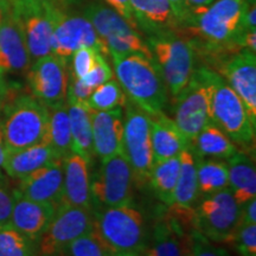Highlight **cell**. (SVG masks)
I'll return each instance as SVG.
<instances>
[{
    "label": "cell",
    "instance_id": "836d02e7",
    "mask_svg": "<svg viewBox=\"0 0 256 256\" xmlns=\"http://www.w3.org/2000/svg\"><path fill=\"white\" fill-rule=\"evenodd\" d=\"M127 96L116 80H110L94 89L87 100V104L92 110H110L124 108L127 104Z\"/></svg>",
    "mask_w": 256,
    "mask_h": 256
},
{
    "label": "cell",
    "instance_id": "e0dca14e",
    "mask_svg": "<svg viewBox=\"0 0 256 256\" xmlns=\"http://www.w3.org/2000/svg\"><path fill=\"white\" fill-rule=\"evenodd\" d=\"M52 2L28 6L26 8L14 11L26 43L31 62L52 54Z\"/></svg>",
    "mask_w": 256,
    "mask_h": 256
},
{
    "label": "cell",
    "instance_id": "277c9868",
    "mask_svg": "<svg viewBox=\"0 0 256 256\" xmlns=\"http://www.w3.org/2000/svg\"><path fill=\"white\" fill-rule=\"evenodd\" d=\"M156 68L174 98L185 88L194 72L196 50L188 38L177 32H162L146 37Z\"/></svg>",
    "mask_w": 256,
    "mask_h": 256
},
{
    "label": "cell",
    "instance_id": "8992f818",
    "mask_svg": "<svg viewBox=\"0 0 256 256\" xmlns=\"http://www.w3.org/2000/svg\"><path fill=\"white\" fill-rule=\"evenodd\" d=\"M94 228L114 252L138 255L147 247L144 217L130 204L98 210L94 214Z\"/></svg>",
    "mask_w": 256,
    "mask_h": 256
},
{
    "label": "cell",
    "instance_id": "7c38bea8",
    "mask_svg": "<svg viewBox=\"0 0 256 256\" xmlns=\"http://www.w3.org/2000/svg\"><path fill=\"white\" fill-rule=\"evenodd\" d=\"M168 208L154 223L145 256H188V232L194 228V210L177 206Z\"/></svg>",
    "mask_w": 256,
    "mask_h": 256
},
{
    "label": "cell",
    "instance_id": "4fadbf2b",
    "mask_svg": "<svg viewBox=\"0 0 256 256\" xmlns=\"http://www.w3.org/2000/svg\"><path fill=\"white\" fill-rule=\"evenodd\" d=\"M132 168L122 153L102 162L90 183L92 200L102 206L130 204L134 196Z\"/></svg>",
    "mask_w": 256,
    "mask_h": 256
},
{
    "label": "cell",
    "instance_id": "d590c367",
    "mask_svg": "<svg viewBox=\"0 0 256 256\" xmlns=\"http://www.w3.org/2000/svg\"><path fill=\"white\" fill-rule=\"evenodd\" d=\"M188 256H230L226 249L218 247L197 229L188 232Z\"/></svg>",
    "mask_w": 256,
    "mask_h": 256
},
{
    "label": "cell",
    "instance_id": "ee69618b",
    "mask_svg": "<svg viewBox=\"0 0 256 256\" xmlns=\"http://www.w3.org/2000/svg\"><path fill=\"white\" fill-rule=\"evenodd\" d=\"M168 2H170V5H171L172 11H174L176 18H177L179 28H180L182 25L184 24V22L186 20V18L188 16L186 2H185V0H168Z\"/></svg>",
    "mask_w": 256,
    "mask_h": 256
},
{
    "label": "cell",
    "instance_id": "6da1fadb",
    "mask_svg": "<svg viewBox=\"0 0 256 256\" xmlns=\"http://www.w3.org/2000/svg\"><path fill=\"white\" fill-rule=\"evenodd\" d=\"M252 0H215L212 4L191 12L180 30L190 32L194 50L206 52L217 66L229 54L238 51L235 44L244 10Z\"/></svg>",
    "mask_w": 256,
    "mask_h": 256
},
{
    "label": "cell",
    "instance_id": "60d3db41",
    "mask_svg": "<svg viewBox=\"0 0 256 256\" xmlns=\"http://www.w3.org/2000/svg\"><path fill=\"white\" fill-rule=\"evenodd\" d=\"M104 2L112 10H114L115 12H118L121 17L126 19L134 28H136L139 31V28L136 26V20H134L133 12H132V6H130V0H104Z\"/></svg>",
    "mask_w": 256,
    "mask_h": 256
},
{
    "label": "cell",
    "instance_id": "4dcf8cb0",
    "mask_svg": "<svg viewBox=\"0 0 256 256\" xmlns=\"http://www.w3.org/2000/svg\"><path fill=\"white\" fill-rule=\"evenodd\" d=\"M179 168H180L179 156L153 162L148 182L156 196L166 206H171L174 204Z\"/></svg>",
    "mask_w": 256,
    "mask_h": 256
},
{
    "label": "cell",
    "instance_id": "d6a6232c",
    "mask_svg": "<svg viewBox=\"0 0 256 256\" xmlns=\"http://www.w3.org/2000/svg\"><path fill=\"white\" fill-rule=\"evenodd\" d=\"M34 243L10 223L0 226V256H40Z\"/></svg>",
    "mask_w": 256,
    "mask_h": 256
},
{
    "label": "cell",
    "instance_id": "52a82bcc",
    "mask_svg": "<svg viewBox=\"0 0 256 256\" xmlns=\"http://www.w3.org/2000/svg\"><path fill=\"white\" fill-rule=\"evenodd\" d=\"M83 16L90 22L96 34L106 44L110 56L124 54H142L152 58V54L142 32L126 19L100 2H90L83 10Z\"/></svg>",
    "mask_w": 256,
    "mask_h": 256
},
{
    "label": "cell",
    "instance_id": "cb8c5ba5",
    "mask_svg": "<svg viewBox=\"0 0 256 256\" xmlns=\"http://www.w3.org/2000/svg\"><path fill=\"white\" fill-rule=\"evenodd\" d=\"M151 119V144L153 162L178 156L188 148V140L172 119L160 113Z\"/></svg>",
    "mask_w": 256,
    "mask_h": 256
},
{
    "label": "cell",
    "instance_id": "603a6c76",
    "mask_svg": "<svg viewBox=\"0 0 256 256\" xmlns=\"http://www.w3.org/2000/svg\"><path fill=\"white\" fill-rule=\"evenodd\" d=\"M134 20L147 36L177 32L179 24L168 0H130Z\"/></svg>",
    "mask_w": 256,
    "mask_h": 256
},
{
    "label": "cell",
    "instance_id": "9a60e30c",
    "mask_svg": "<svg viewBox=\"0 0 256 256\" xmlns=\"http://www.w3.org/2000/svg\"><path fill=\"white\" fill-rule=\"evenodd\" d=\"M69 60L50 54L31 63L26 72L31 95L46 107L66 102Z\"/></svg>",
    "mask_w": 256,
    "mask_h": 256
},
{
    "label": "cell",
    "instance_id": "1f68e13d",
    "mask_svg": "<svg viewBox=\"0 0 256 256\" xmlns=\"http://www.w3.org/2000/svg\"><path fill=\"white\" fill-rule=\"evenodd\" d=\"M196 166L200 194H211L229 186V171L226 162L198 158Z\"/></svg>",
    "mask_w": 256,
    "mask_h": 256
},
{
    "label": "cell",
    "instance_id": "bcb514c9",
    "mask_svg": "<svg viewBox=\"0 0 256 256\" xmlns=\"http://www.w3.org/2000/svg\"><path fill=\"white\" fill-rule=\"evenodd\" d=\"M8 96L10 88L8 87V84H6L5 78H2V76L0 75V110H2V107L4 106L5 101L8 100Z\"/></svg>",
    "mask_w": 256,
    "mask_h": 256
},
{
    "label": "cell",
    "instance_id": "44dd1931",
    "mask_svg": "<svg viewBox=\"0 0 256 256\" xmlns=\"http://www.w3.org/2000/svg\"><path fill=\"white\" fill-rule=\"evenodd\" d=\"M14 202L10 217V224L31 241H40V236L52 220L57 206L54 204L28 200L19 196L14 191Z\"/></svg>",
    "mask_w": 256,
    "mask_h": 256
},
{
    "label": "cell",
    "instance_id": "ab89813d",
    "mask_svg": "<svg viewBox=\"0 0 256 256\" xmlns=\"http://www.w3.org/2000/svg\"><path fill=\"white\" fill-rule=\"evenodd\" d=\"M14 202V192L10 191L5 179L2 177V174H0V226L10 223Z\"/></svg>",
    "mask_w": 256,
    "mask_h": 256
},
{
    "label": "cell",
    "instance_id": "30bf717a",
    "mask_svg": "<svg viewBox=\"0 0 256 256\" xmlns=\"http://www.w3.org/2000/svg\"><path fill=\"white\" fill-rule=\"evenodd\" d=\"M241 206L229 188L204 198L194 210V229L215 243L229 244L240 226Z\"/></svg>",
    "mask_w": 256,
    "mask_h": 256
},
{
    "label": "cell",
    "instance_id": "f546056e",
    "mask_svg": "<svg viewBox=\"0 0 256 256\" xmlns=\"http://www.w3.org/2000/svg\"><path fill=\"white\" fill-rule=\"evenodd\" d=\"M179 174L174 188V204L180 208H192L196 202L198 194L197 166L194 156L188 148H185L179 154Z\"/></svg>",
    "mask_w": 256,
    "mask_h": 256
},
{
    "label": "cell",
    "instance_id": "ffe728a7",
    "mask_svg": "<svg viewBox=\"0 0 256 256\" xmlns=\"http://www.w3.org/2000/svg\"><path fill=\"white\" fill-rule=\"evenodd\" d=\"M92 144L94 153L102 162L112 156L124 154V110H92Z\"/></svg>",
    "mask_w": 256,
    "mask_h": 256
},
{
    "label": "cell",
    "instance_id": "8d00e7d4",
    "mask_svg": "<svg viewBox=\"0 0 256 256\" xmlns=\"http://www.w3.org/2000/svg\"><path fill=\"white\" fill-rule=\"evenodd\" d=\"M229 244L240 256H256V224H240Z\"/></svg>",
    "mask_w": 256,
    "mask_h": 256
},
{
    "label": "cell",
    "instance_id": "4316f807",
    "mask_svg": "<svg viewBox=\"0 0 256 256\" xmlns=\"http://www.w3.org/2000/svg\"><path fill=\"white\" fill-rule=\"evenodd\" d=\"M188 150L197 158L229 159L238 152V146L215 124H209L188 144Z\"/></svg>",
    "mask_w": 256,
    "mask_h": 256
},
{
    "label": "cell",
    "instance_id": "d4e9b609",
    "mask_svg": "<svg viewBox=\"0 0 256 256\" xmlns=\"http://www.w3.org/2000/svg\"><path fill=\"white\" fill-rule=\"evenodd\" d=\"M60 159L49 144L40 142L16 151H8L2 168L11 178L20 179L38 168L58 162Z\"/></svg>",
    "mask_w": 256,
    "mask_h": 256
},
{
    "label": "cell",
    "instance_id": "484cf974",
    "mask_svg": "<svg viewBox=\"0 0 256 256\" xmlns=\"http://www.w3.org/2000/svg\"><path fill=\"white\" fill-rule=\"evenodd\" d=\"M229 186L238 206L256 197V170L250 156L238 151L228 159Z\"/></svg>",
    "mask_w": 256,
    "mask_h": 256
},
{
    "label": "cell",
    "instance_id": "5b68a950",
    "mask_svg": "<svg viewBox=\"0 0 256 256\" xmlns=\"http://www.w3.org/2000/svg\"><path fill=\"white\" fill-rule=\"evenodd\" d=\"M208 78L211 86L212 122L234 142L250 150L255 144L256 124L252 122L242 100L215 70L208 68Z\"/></svg>",
    "mask_w": 256,
    "mask_h": 256
},
{
    "label": "cell",
    "instance_id": "c3c4849f",
    "mask_svg": "<svg viewBox=\"0 0 256 256\" xmlns=\"http://www.w3.org/2000/svg\"><path fill=\"white\" fill-rule=\"evenodd\" d=\"M10 8V2L8 0H0V24H2V19L5 17L6 11H8Z\"/></svg>",
    "mask_w": 256,
    "mask_h": 256
},
{
    "label": "cell",
    "instance_id": "9c48e42d",
    "mask_svg": "<svg viewBox=\"0 0 256 256\" xmlns=\"http://www.w3.org/2000/svg\"><path fill=\"white\" fill-rule=\"evenodd\" d=\"M124 108V156L132 168L134 183L142 188L148 183L153 166L151 119L132 102H127Z\"/></svg>",
    "mask_w": 256,
    "mask_h": 256
},
{
    "label": "cell",
    "instance_id": "7bdbcfd3",
    "mask_svg": "<svg viewBox=\"0 0 256 256\" xmlns=\"http://www.w3.org/2000/svg\"><path fill=\"white\" fill-rule=\"evenodd\" d=\"M256 224V198H252L241 206V218L240 224Z\"/></svg>",
    "mask_w": 256,
    "mask_h": 256
},
{
    "label": "cell",
    "instance_id": "7a4b0ae2",
    "mask_svg": "<svg viewBox=\"0 0 256 256\" xmlns=\"http://www.w3.org/2000/svg\"><path fill=\"white\" fill-rule=\"evenodd\" d=\"M110 57L118 82L130 101L150 116L164 113L168 88L154 60L142 54Z\"/></svg>",
    "mask_w": 256,
    "mask_h": 256
},
{
    "label": "cell",
    "instance_id": "83f0119b",
    "mask_svg": "<svg viewBox=\"0 0 256 256\" xmlns=\"http://www.w3.org/2000/svg\"><path fill=\"white\" fill-rule=\"evenodd\" d=\"M72 139V152L92 162L94 156L92 144V110L87 104H66Z\"/></svg>",
    "mask_w": 256,
    "mask_h": 256
},
{
    "label": "cell",
    "instance_id": "f1b7e54d",
    "mask_svg": "<svg viewBox=\"0 0 256 256\" xmlns=\"http://www.w3.org/2000/svg\"><path fill=\"white\" fill-rule=\"evenodd\" d=\"M48 122L46 144L52 147L60 159L66 158L72 152V139L66 102L50 106Z\"/></svg>",
    "mask_w": 256,
    "mask_h": 256
},
{
    "label": "cell",
    "instance_id": "8fae6325",
    "mask_svg": "<svg viewBox=\"0 0 256 256\" xmlns=\"http://www.w3.org/2000/svg\"><path fill=\"white\" fill-rule=\"evenodd\" d=\"M52 23L51 51L54 55L69 60L76 50L88 46L94 48L106 57H110V51L106 44L83 14H70L64 6L54 5Z\"/></svg>",
    "mask_w": 256,
    "mask_h": 256
},
{
    "label": "cell",
    "instance_id": "b9f144b4",
    "mask_svg": "<svg viewBox=\"0 0 256 256\" xmlns=\"http://www.w3.org/2000/svg\"><path fill=\"white\" fill-rule=\"evenodd\" d=\"M8 2L14 11H19V10L26 8L28 6L46 4V2H52V4L66 6V2H72V0H8Z\"/></svg>",
    "mask_w": 256,
    "mask_h": 256
},
{
    "label": "cell",
    "instance_id": "3957f363",
    "mask_svg": "<svg viewBox=\"0 0 256 256\" xmlns=\"http://www.w3.org/2000/svg\"><path fill=\"white\" fill-rule=\"evenodd\" d=\"M8 98L0 110V121L8 151L46 142L49 122L46 106L28 94Z\"/></svg>",
    "mask_w": 256,
    "mask_h": 256
},
{
    "label": "cell",
    "instance_id": "ba28073f",
    "mask_svg": "<svg viewBox=\"0 0 256 256\" xmlns=\"http://www.w3.org/2000/svg\"><path fill=\"white\" fill-rule=\"evenodd\" d=\"M174 119L188 144L204 127L212 122L210 110L211 86L208 66L194 69L185 88L176 96Z\"/></svg>",
    "mask_w": 256,
    "mask_h": 256
},
{
    "label": "cell",
    "instance_id": "f35d334b",
    "mask_svg": "<svg viewBox=\"0 0 256 256\" xmlns=\"http://www.w3.org/2000/svg\"><path fill=\"white\" fill-rule=\"evenodd\" d=\"M98 51L95 50L94 48L83 46L80 48L72 54V63H70V72H72L74 76L82 78L83 76L87 75L90 72V69L94 66L98 57Z\"/></svg>",
    "mask_w": 256,
    "mask_h": 256
},
{
    "label": "cell",
    "instance_id": "74e56055",
    "mask_svg": "<svg viewBox=\"0 0 256 256\" xmlns=\"http://www.w3.org/2000/svg\"><path fill=\"white\" fill-rule=\"evenodd\" d=\"M107 58L108 57L102 55V54H98L94 66H92L87 75H84L81 78L86 86H88L92 89H96L100 87L101 84L113 78V70H112Z\"/></svg>",
    "mask_w": 256,
    "mask_h": 256
},
{
    "label": "cell",
    "instance_id": "7402d4cb",
    "mask_svg": "<svg viewBox=\"0 0 256 256\" xmlns=\"http://www.w3.org/2000/svg\"><path fill=\"white\" fill-rule=\"evenodd\" d=\"M89 162L83 156L72 153L63 159V196L60 204L92 209Z\"/></svg>",
    "mask_w": 256,
    "mask_h": 256
},
{
    "label": "cell",
    "instance_id": "681fc988",
    "mask_svg": "<svg viewBox=\"0 0 256 256\" xmlns=\"http://www.w3.org/2000/svg\"><path fill=\"white\" fill-rule=\"evenodd\" d=\"M113 256H138L134 252H114Z\"/></svg>",
    "mask_w": 256,
    "mask_h": 256
},
{
    "label": "cell",
    "instance_id": "7dc6e473",
    "mask_svg": "<svg viewBox=\"0 0 256 256\" xmlns=\"http://www.w3.org/2000/svg\"><path fill=\"white\" fill-rule=\"evenodd\" d=\"M8 147H6L5 139H4V133H2V121H0V168H2V164H4L6 156H8Z\"/></svg>",
    "mask_w": 256,
    "mask_h": 256
},
{
    "label": "cell",
    "instance_id": "f6af8a7d",
    "mask_svg": "<svg viewBox=\"0 0 256 256\" xmlns=\"http://www.w3.org/2000/svg\"><path fill=\"white\" fill-rule=\"evenodd\" d=\"M185 2H186L188 14H190L191 12H194V11H198V10L208 8V6L212 4L215 0H185Z\"/></svg>",
    "mask_w": 256,
    "mask_h": 256
},
{
    "label": "cell",
    "instance_id": "2e32d148",
    "mask_svg": "<svg viewBox=\"0 0 256 256\" xmlns=\"http://www.w3.org/2000/svg\"><path fill=\"white\" fill-rule=\"evenodd\" d=\"M217 72L235 90L256 124V56L248 49L230 54L216 66Z\"/></svg>",
    "mask_w": 256,
    "mask_h": 256
},
{
    "label": "cell",
    "instance_id": "ac0fdd59",
    "mask_svg": "<svg viewBox=\"0 0 256 256\" xmlns=\"http://www.w3.org/2000/svg\"><path fill=\"white\" fill-rule=\"evenodd\" d=\"M31 63L23 30L10 5L0 24V75H23Z\"/></svg>",
    "mask_w": 256,
    "mask_h": 256
},
{
    "label": "cell",
    "instance_id": "e575fe53",
    "mask_svg": "<svg viewBox=\"0 0 256 256\" xmlns=\"http://www.w3.org/2000/svg\"><path fill=\"white\" fill-rule=\"evenodd\" d=\"M63 252L66 256H113L114 254L94 226L84 235L70 242Z\"/></svg>",
    "mask_w": 256,
    "mask_h": 256
},
{
    "label": "cell",
    "instance_id": "5bb4252c",
    "mask_svg": "<svg viewBox=\"0 0 256 256\" xmlns=\"http://www.w3.org/2000/svg\"><path fill=\"white\" fill-rule=\"evenodd\" d=\"M92 209L60 204L52 220L40 238V256L60 255L74 240L84 235L94 226Z\"/></svg>",
    "mask_w": 256,
    "mask_h": 256
},
{
    "label": "cell",
    "instance_id": "d6986e66",
    "mask_svg": "<svg viewBox=\"0 0 256 256\" xmlns=\"http://www.w3.org/2000/svg\"><path fill=\"white\" fill-rule=\"evenodd\" d=\"M63 160H58L19 179L14 192L28 200L58 206L63 196Z\"/></svg>",
    "mask_w": 256,
    "mask_h": 256
}]
</instances>
